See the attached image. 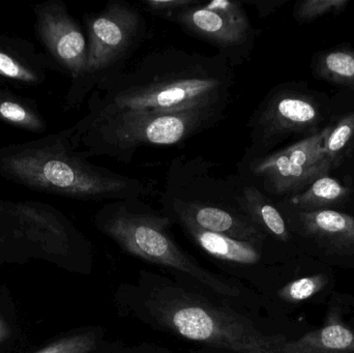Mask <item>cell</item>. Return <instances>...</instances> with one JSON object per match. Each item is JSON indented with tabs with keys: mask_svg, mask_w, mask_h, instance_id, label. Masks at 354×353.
Listing matches in <instances>:
<instances>
[{
	"mask_svg": "<svg viewBox=\"0 0 354 353\" xmlns=\"http://www.w3.org/2000/svg\"><path fill=\"white\" fill-rule=\"evenodd\" d=\"M8 336V329L6 327V325H4L3 321L0 319V342H2L4 339H6Z\"/></svg>",
	"mask_w": 354,
	"mask_h": 353,
	"instance_id": "obj_27",
	"label": "cell"
},
{
	"mask_svg": "<svg viewBox=\"0 0 354 353\" xmlns=\"http://www.w3.org/2000/svg\"><path fill=\"white\" fill-rule=\"evenodd\" d=\"M247 3H253L254 6L257 8L258 12H259L260 17L261 18H266L270 16L272 12L278 10L280 6L286 2V0H266V1H261V0H251V1H245Z\"/></svg>",
	"mask_w": 354,
	"mask_h": 353,
	"instance_id": "obj_25",
	"label": "cell"
},
{
	"mask_svg": "<svg viewBox=\"0 0 354 353\" xmlns=\"http://www.w3.org/2000/svg\"><path fill=\"white\" fill-rule=\"evenodd\" d=\"M324 151L333 166L339 163V158L354 136V112L346 114L334 126H326Z\"/></svg>",
	"mask_w": 354,
	"mask_h": 353,
	"instance_id": "obj_20",
	"label": "cell"
},
{
	"mask_svg": "<svg viewBox=\"0 0 354 353\" xmlns=\"http://www.w3.org/2000/svg\"><path fill=\"white\" fill-rule=\"evenodd\" d=\"M199 0H145L141 2L143 10L149 14L170 21L185 8L198 3Z\"/></svg>",
	"mask_w": 354,
	"mask_h": 353,
	"instance_id": "obj_24",
	"label": "cell"
},
{
	"mask_svg": "<svg viewBox=\"0 0 354 353\" xmlns=\"http://www.w3.org/2000/svg\"><path fill=\"white\" fill-rule=\"evenodd\" d=\"M145 308L161 327L192 341L239 353H277L286 340L262 335L229 313L171 287L153 290Z\"/></svg>",
	"mask_w": 354,
	"mask_h": 353,
	"instance_id": "obj_5",
	"label": "cell"
},
{
	"mask_svg": "<svg viewBox=\"0 0 354 353\" xmlns=\"http://www.w3.org/2000/svg\"><path fill=\"white\" fill-rule=\"evenodd\" d=\"M35 12L39 39L72 83L77 82L84 73L87 53V39L80 25L57 0L39 4Z\"/></svg>",
	"mask_w": 354,
	"mask_h": 353,
	"instance_id": "obj_10",
	"label": "cell"
},
{
	"mask_svg": "<svg viewBox=\"0 0 354 353\" xmlns=\"http://www.w3.org/2000/svg\"><path fill=\"white\" fill-rule=\"evenodd\" d=\"M0 77L25 83V84H39L43 81V73L30 64L22 56L0 47Z\"/></svg>",
	"mask_w": 354,
	"mask_h": 353,
	"instance_id": "obj_19",
	"label": "cell"
},
{
	"mask_svg": "<svg viewBox=\"0 0 354 353\" xmlns=\"http://www.w3.org/2000/svg\"><path fill=\"white\" fill-rule=\"evenodd\" d=\"M348 3V0H303L295 4L293 17L299 22H309L330 12L338 14Z\"/></svg>",
	"mask_w": 354,
	"mask_h": 353,
	"instance_id": "obj_22",
	"label": "cell"
},
{
	"mask_svg": "<svg viewBox=\"0 0 354 353\" xmlns=\"http://www.w3.org/2000/svg\"><path fill=\"white\" fill-rule=\"evenodd\" d=\"M229 107L197 108L172 113L120 112L68 128L73 149L85 159L109 157L130 164L145 145H174L209 130L227 117Z\"/></svg>",
	"mask_w": 354,
	"mask_h": 353,
	"instance_id": "obj_3",
	"label": "cell"
},
{
	"mask_svg": "<svg viewBox=\"0 0 354 353\" xmlns=\"http://www.w3.org/2000/svg\"><path fill=\"white\" fill-rule=\"evenodd\" d=\"M187 236L205 252L220 260L252 265L261 258L260 245L241 242L222 234L205 231L189 224H180Z\"/></svg>",
	"mask_w": 354,
	"mask_h": 353,
	"instance_id": "obj_15",
	"label": "cell"
},
{
	"mask_svg": "<svg viewBox=\"0 0 354 353\" xmlns=\"http://www.w3.org/2000/svg\"><path fill=\"white\" fill-rule=\"evenodd\" d=\"M165 215L179 224H189L199 229L222 234L241 242L262 245L266 234L241 209L194 204L161 199Z\"/></svg>",
	"mask_w": 354,
	"mask_h": 353,
	"instance_id": "obj_11",
	"label": "cell"
},
{
	"mask_svg": "<svg viewBox=\"0 0 354 353\" xmlns=\"http://www.w3.org/2000/svg\"><path fill=\"white\" fill-rule=\"evenodd\" d=\"M306 236L334 252L354 253V218L332 209L297 213Z\"/></svg>",
	"mask_w": 354,
	"mask_h": 353,
	"instance_id": "obj_12",
	"label": "cell"
},
{
	"mask_svg": "<svg viewBox=\"0 0 354 353\" xmlns=\"http://www.w3.org/2000/svg\"><path fill=\"white\" fill-rule=\"evenodd\" d=\"M86 64L82 77L72 83L66 107L77 108L103 81L124 70L147 35V21L124 1H110L103 10L84 16Z\"/></svg>",
	"mask_w": 354,
	"mask_h": 353,
	"instance_id": "obj_6",
	"label": "cell"
},
{
	"mask_svg": "<svg viewBox=\"0 0 354 353\" xmlns=\"http://www.w3.org/2000/svg\"><path fill=\"white\" fill-rule=\"evenodd\" d=\"M237 203L241 211L266 234L282 242L290 238L286 221L276 205L255 184L243 180Z\"/></svg>",
	"mask_w": 354,
	"mask_h": 353,
	"instance_id": "obj_14",
	"label": "cell"
},
{
	"mask_svg": "<svg viewBox=\"0 0 354 353\" xmlns=\"http://www.w3.org/2000/svg\"><path fill=\"white\" fill-rule=\"evenodd\" d=\"M326 128L280 151L245 155L239 166L245 182L278 196L299 194L334 167L324 151Z\"/></svg>",
	"mask_w": 354,
	"mask_h": 353,
	"instance_id": "obj_7",
	"label": "cell"
},
{
	"mask_svg": "<svg viewBox=\"0 0 354 353\" xmlns=\"http://www.w3.org/2000/svg\"><path fill=\"white\" fill-rule=\"evenodd\" d=\"M349 194L351 189L326 175L318 178L303 192L291 196L290 204L301 211H322L345 200Z\"/></svg>",
	"mask_w": 354,
	"mask_h": 353,
	"instance_id": "obj_16",
	"label": "cell"
},
{
	"mask_svg": "<svg viewBox=\"0 0 354 353\" xmlns=\"http://www.w3.org/2000/svg\"><path fill=\"white\" fill-rule=\"evenodd\" d=\"M234 87L233 66L220 54L206 56L164 48L97 85L88 97V113L77 124H91L120 112L172 113L229 107Z\"/></svg>",
	"mask_w": 354,
	"mask_h": 353,
	"instance_id": "obj_1",
	"label": "cell"
},
{
	"mask_svg": "<svg viewBox=\"0 0 354 353\" xmlns=\"http://www.w3.org/2000/svg\"><path fill=\"white\" fill-rule=\"evenodd\" d=\"M322 120L319 106L305 93L276 88L262 101L248 122L252 147L245 155H262L287 137L315 134Z\"/></svg>",
	"mask_w": 354,
	"mask_h": 353,
	"instance_id": "obj_9",
	"label": "cell"
},
{
	"mask_svg": "<svg viewBox=\"0 0 354 353\" xmlns=\"http://www.w3.org/2000/svg\"><path fill=\"white\" fill-rule=\"evenodd\" d=\"M95 348V336L93 334H81L58 340L35 353H93Z\"/></svg>",
	"mask_w": 354,
	"mask_h": 353,
	"instance_id": "obj_23",
	"label": "cell"
},
{
	"mask_svg": "<svg viewBox=\"0 0 354 353\" xmlns=\"http://www.w3.org/2000/svg\"><path fill=\"white\" fill-rule=\"evenodd\" d=\"M0 120L29 132L46 130L45 120L32 106L4 90H0Z\"/></svg>",
	"mask_w": 354,
	"mask_h": 353,
	"instance_id": "obj_17",
	"label": "cell"
},
{
	"mask_svg": "<svg viewBox=\"0 0 354 353\" xmlns=\"http://www.w3.org/2000/svg\"><path fill=\"white\" fill-rule=\"evenodd\" d=\"M277 353H354V331L333 311L324 327L299 339L285 340Z\"/></svg>",
	"mask_w": 354,
	"mask_h": 353,
	"instance_id": "obj_13",
	"label": "cell"
},
{
	"mask_svg": "<svg viewBox=\"0 0 354 353\" xmlns=\"http://www.w3.org/2000/svg\"><path fill=\"white\" fill-rule=\"evenodd\" d=\"M170 22L216 48L233 68L249 60L258 35L243 1L239 0H214L206 3L199 0L176 15Z\"/></svg>",
	"mask_w": 354,
	"mask_h": 353,
	"instance_id": "obj_8",
	"label": "cell"
},
{
	"mask_svg": "<svg viewBox=\"0 0 354 353\" xmlns=\"http://www.w3.org/2000/svg\"><path fill=\"white\" fill-rule=\"evenodd\" d=\"M8 228L6 227V222L2 220V218L0 217V245L2 244V242L4 240V236H6V234L8 233Z\"/></svg>",
	"mask_w": 354,
	"mask_h": 353,
	"instance_id": "obj_26",
	"label": "cell"
},
{
	"mask_svg": "<svg viewBox=\"0 0 354 353\" xmlns=\"http://www.w3.org/2000/svg\"><path fill=\"white\" fill-rule=\"evenodd\" d=\"M95 225L122 249L139 258L180 271L223 296H236L239 288L204 271L170 236L171 219L141 199L111 201L95 216Z\"/></svg>",
	"mask_w": 354,
	"mask_h": 353,
	"instance_id": "obj_4",
	"label": "cell"
},
{
	"mask_svg": "<svg viewBox=\"0 0 354 353\" xmlns=\"http://www.w3.org/2000/svg\"><path fill=\"white\" fill-rule=\"evenodd\" d=\"M316 73L328 82L354 88V51L333 50L319 56Z\"/></svg>",
	"mask_w": 354,
	"mask_h": 353,
	"instance_id": "obj_18",
	"label": "cell"
},
{
	"mask_svg": "<svg viewBox=\"0 0 354 353\" xmlns=\"http://www.w3.org/2000/svg\"><path fill=\"white\" fill-rule=\"evenodd\" d=\"M0 175L47 194L86 201L143 199L153 184L89 163L71 144L68 131L0 149Z\"/></svg>",
	"mask_w": 354,
	"mask_h": 353,
	"instance_id": "obj_2",
	"label": "cell"
},
{
	"mask_svg": "<svg viewBox=\"0 0 354 353\" xmlns=\"http://www.w3.org/2000/svg\"><path fill=\"white\" fill-rule=\"evenodd\" d=\"M328 283V277L324 274L308 276L286 284L279 292V296L288 303L305 302L319 294Z\"/></svg>",
	"mask_w": 354,
	"mask_h": 353,
	"instance_id": "obj_21",
	"label": "cell"
}]
</instances>
